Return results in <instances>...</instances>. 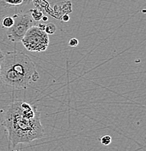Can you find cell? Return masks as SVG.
<instances>
[{"label": "cell", "mask_w": 146, "mask_h": 151, "mask_svg": "<svg viewBox=\"0 0 146 151\" xmlns=\"http://www.w3.org/2000/svg\"><path fill=\"white\" fill-rule=\"evenodd\" d=\"M1 126L7 130L9 145L12 148L18 144L41 139L45 134L37 106H31L20 100L9 105Z\"/></svg>", "instance_id": "obj_1"}, {"label": "cell", "mask_w": 146, "mask_h": 151, "mask_svg": "<svg viewBox=\"0 0 146 151\" xmlns=\"http://www.w3.org/2000/svg\"><path fill=\"white\" fill-rule=\"evenodd\" d=\"M0 74L2 84L15 89H26L40 78L32 60L20 51L4 54Z\"/></svg>", "instance_id": "obj_2"}, {"label": "cell", "mask_w": 146, "mask_h": 151, "mask_svg": "<svg viewBox=\"0 0 146 151\" xmlns=\"http://www.w3.org/2000/svg\"><path fill=\"white\" fill-rule=\"evenodd\" d=\"M20 42L29 51L42 52L47 49L50 38L45 30L34 25L28 30Z\"/></svg>", "instance_id": "obj_3"}, {"label": "cell", "mask_w": 146, "mask_h": 151, "mask_svg": "<svg viewBox=\"0 0 146 151\" xmlns=\"http://www.w3.org/2000/svg\"><path fill=\"white\" fill-rule=\"evenodd\" d=\"M14 23L12 27L8 28L7 33V39L11 42H19L31 26H34V20L30 12L16 13L12 15Z\"/></svg>", "instance_id": "obj_4"}, {"label": "cell", "mask_w": 146, "mask_h": 151, "mask_svg": "<svg viewBox=\"0 0 146 151\" xmlns=\"http://www.w3.org/2000/svg\"><path fill=\"white\" fill-rule=\"evenodd\" d=\"M30 14H31V16L32 17L33 20L34 21H39V20H42V16H43V13L41 10H39L38 9H31L29 10Z\"/></svg>", "instance_id": "obj_5"}, {"label": "cell", "mask_w": 146, "mask_h": 151, "mask_svg": "<svg viewBox=\"0 0 146 151\" xmlns=\"http://www.w3.org/2000/svg\"><path fill=\"white\" fill-rule=\"evenodd\" d=\"M14 23V19L12 16H5L1 20V25L4 28H10L12 27V25Z\"/></svg>", "instance_id": "obj_6"}, {"label": "cell", "mask_w": 146, "mask_h": 151, "mask_svg": "<svg viewBox=\"0 0 146 151\" xmlns=\"http://www.w3.org/2000/svg\"><path fill=\"white\" fill-rule=\"evenodd\" d=\"M57 28L56 26L53 23H49L47 24H45V31L48 34V35H52L55 33Z\"/></svg>", "instance_id": "obj_7"}, {"label": "cell", "mask_w": 146, "mask_h": 151, "mask_svg": "<svg viewBox=\"0 0 146 151\" xmlns=\"http://www.w3.org/2000/svg\"><path fill=\"white\" fill-rule=\"evenodd\" d=\"M100 141L102 145H103L105 146H107L109 145L111 143V142H112V138H111V137L109 136V135H105L103 137L100 138Z\"/></svg>", "instance_id": "obj_8"}, {"label": "cell", "mask_w": 146, "mask_h": 151, "mask_svg": "<svg viewBox=\"0 0 146 151\" xmlns=\"http://www.w3.org/2000/svg\"><path fill=\"white\" fill-rule=\"evenodd\" d=\"M4 1L9 5L18 6L23 2V0H4Z\"/></svg>", "instance_id": "obj_9"}, {"label": "cell", "mask_w": 146, "mask_h": 151, "mask_svg": "<svg viewBox=\"0 0 146 151\" xmlns=\"http://www.w3.org/2000/svg\"><path fill=\"white\" fill-rule=\"evenodd\" d=\"M78 45V40L76 38H72L69 40L68 42V46L71 47H75Z\"/></svg>", "instance_id": "obj_10"}, {"label": "cell", "mask_w": 146, "mask_h": 151, "mask_svg": "<svg viewBox=\"0 0 146 151\" xmlns=\"http://www.w3.org/2000/svg\"><path fill=\"white\" fill-rule=\"evenodd\" d=\"M3 58H4V53L2 52L1 50L0 49V70H1V62H2V60H3ZM1 84H2V82H1V74H0V85H1Z\"/></svg>", "instance_id": "obj_11"}, {"label": "cell", "mask_w": 146, "mask_h": 151, "mask_svg": "<svg viewBox=\"0 0 146 151\" xmlns=\"http://www.w3.org/2000/svg\"><path fill=\"white\" fill-rule=\"evenodd\" d=\"M61 19H62L63 21L68 22V20H70V18H69V15H68V14H65V15H63L62 18H61Z\"/></svg>", "instance_id": "obj_12"}, {"label": "cell", "mask_w": 146, "mask_h": 151, "mask_svg": "<svg viewBox=\"0 0 146 151\" xmlns=\"http://www.w3.org/2000/svg\"><path fill=\"white\" fill-rule=\"evenodd\" d=\"M42 20H43V21H45V22H46V21H47V20H48V18L47 16H42Z\"/></svg>", "instance_id": "obj_13"}, {"label": "cell", "mask_w": 146, "mask_h": 151, "mask_svg": "<svg viewBox=\"0 0 146 151\" xmlns=\"http://www.w3.org/2000/svg\"><path fill=\"white\" fill-rule=\"evenodd\" d=\"M23 1H26V0H23Z\"/></svg>", "instance_id": "obj_14"}]
</instances>
